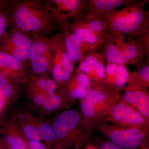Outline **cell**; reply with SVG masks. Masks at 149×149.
Segmentation results:
<instances>
[{"label": "cell", "instance_id": "8992f818", "mask_svg": "<svg viewBox=\"0 0 149 149\" xmlns=\"http://www.w3.org/2000/svg\"><path fill=\"white\" fill-rule=\"evenodd\" d=\"M30 68L36 74L51 73V53L49 38L42 34L31 36L29 59Z\"/></svg>", "mask_w": 149, "mask_h": 149}, {"label": "cell", "instance_id": "ffe728a7", "mask_svg": "<svg viewBox=\"0 0 149 149\" xmlns=\"http://www.w3.org/2000/svg\"><path fill=\"white\" fill-rule=\"evenodd\" d=\"M47 73L41 74L37 77H33L32 85L47 96L53 94L57 88V85L54 80L49 78Z\"/></svg>", "mask_w": 149, "mask_h": 149}, {"label": "cell", "instance_id": "3957f363", "mask_svg": "<svg viewBox=\"0 0 149 149\" xmlns=\"http://www.w3.org/2000/svg\"><path fill=\"white\" fill-rule=\"evenodd\" d=\"M51 53V74L55 81L65 83L70 80L74 64L70 58L65 48L61 30L49 38Z\"/></svg>", "mask_w": 149, "mask_h": 149}, {"label": "cell", "instance_id": "1f68e13d", "mask_svg": "<svg viewBox=\"0 0 149 149\" xmlns=\"http://www.w3.org/2000/svg\"><path fill=\"white\" fill-rule=\"evenodd\" d=\"M86 149H95L93 148H92V147H89V148H87Z\"/></svg>", "mask_w": 149, "mask_h": 149}, {"label": "cell", "instance_id": "7a4b0ae2", "mask_svg": "<svg viewBox=\"0 0 149 149\" xmlns=\"http://www.w3.org/2000/svg\"><path fill=\"white\" fill-rule=\"evenodd\" d=\"M12 27L32 36H47L58 27L54 22L45 1L37 0L13 1L8 8Z\"/></svg>", "mask_w": 149, "mask_h": 149}, {"label": "cell", "instance_id": "30bf717a", "mask_svg": "<svg viewBox=\"0 0 149 149\" xmlns=\"http://www.w3.org/2000/svg\"><path fill=\"white\" fill-rule=\"evenodd\" d=\"M112 142L125 149L137 148L144 140V133L138 128H130L115 130L110 133Z\"/></svg>", "mask_w": 149, "mask_h": 149}, {"label": "cell", "instance_id": "4316f807", "mask_svg": "<svg viewBox=\"0 0 149 149\" xmlns=\"http://www.w3.org/2000/svg\"><path fill=\"white\" fill-rule=\"evenodd\" d=\"M139 67V70L137 71V72L139 78L144 87H147L149 85V64H143Z\"/></svg>", "mask_w": 149, "mask_h": 149}, {"label": "cell", "instance_id": "83f0119b", "mask_svg": "<svg viewBox=\"0 0 149 149\" xmlns=\"http://www.w3.org/2000/svg\"><path fill=\"white\" fill-rule=\"evenodd\" d=\"M100 149H125L112 142L104 143L100 147Z\"/></svg>", "mask_w": 149, "mask_h": 149}, {"label": "cell", "instance_id": "7402d4cb", "mask_svg": "<svg viewBox=\"0 0 149 149\" xmlns=\"http://www.w3.org/2000/svg\"><path fill=\"white\" fill-rule=\"evenodd\" d=\"M61 104V100L60 96L56 93L47 96V99L43 106L49 111H52L58 109Z\"/></svg>", "mask_w": 149, "mask_h": 149}, {"label": "cell", "instance_id": "7c38bea8", "mask_svg": "<svg viewBox=\"0 0 149 149\" xmlns=\"http://www.w3.org/2000/svg\"><path fill=\"white\" fill-rule=\"evenodd\" d=\"M112 116L117 122L126 125L139 126L144 121L143 117L140 113L124 104L114 105L112 110Z\"/></svg>", "mask_w": 149, "mask_h": 149}, {"label": "cell", "instance_id": "277c9868", "mask_svg": "<svg viewBox=\"0 0 149 149\" xmlns=\"http://www.w3.org/2000/svg\"><path fill=\"white\" fill-rule=\"evenodd\" d=\"M45 3L54 22L61 30L72 22L83 18L88 13V1L48 0Z\"/></svg>", "mask_w": 149, "mask_h": 149}, {"label": "cell", "instance_id": "52a82bcc", "mask_svg": "<svg viewBox=\"0 0 149 149\" xmlns=\"http://www.w3.org/2000/svg\"><path fill=\"white\" fill-rule=\"evenodd\" d=\"M64 37L65 48L70 58L74 64L81 61L84 56L96 52L101 46L92 45L84 42L79 36L67 27L61 29Z\"/></svg>", "mask_w": 149, "mask_h": 149}, {"label": "cell", "instance_id": "6da1fadb", "mask_svg": "<svg viewBox=\"0 0 149 149\" xmlns=\"http://www.w3.org/2000/svg\"><path fill=\"white\" fill-rule=\"evenodd\" d=\"M146 2L100 14L106 22L110 32L127 35L149 54V14L144 9Z\"/></svg>", "mask_w": 149, "mask_h": 149}, {"label": "cell", "instance_id": "5b68a950", "mask_svg": "<svg viewBox=\"0 0 149 149\" xmlns=\"http://www.w3.org/2000/svg\"><path fill=\"white\" fill-rule=\"evenodd\" d=\"M31 36L16 27H12L9 31H6L0 40V51L27 63Z\"/></svg>", "mask_w": 149, "mask_h": 149}, {"label": "cell", "instance_id": "d6a6232c", "mask_svg": "<svg viewBox=\"0 0 149 149\" xmlns=\"http://www.w3.org/2000/svg\"><path fill=\"white\" fill-rule=\"evenodd\" d=\"M56 149H61L60 148H56Z\"/></svg>", "mask_w": 149, "mask_h": 149}, {"label": "cell", "instance_id": "ba28073f", "mask_svg": "<svg viewBox=\"0 0 149 149\" xmlns=\"http://www.w3.org/2000/svg\"><path fill=\"white\" fill-rule=\"evenodd\" d=\"M105 59L101 53L88 54L82 58L76 70L88 75L90 80L98 81L105 77Z\"/></svg>", "mask_w": 149, "mask_h": 149}, {"label": "cell", "instance_id": "2e32d148", "mask_svg": "<svg viewBox=\"0 0 149 149\" xmlns=\"http://www.w3.org/2000/svg\"><path fill=\"white\" fill-rule=\"evenodd\" d=\"M70 23L86 28L104 39H106L109 34V29L106 22L99 17L86 15L83 18Z\"/></svg>", "mask_w": 149, "mask_h": 149}, {"label": "cell", "instance_id": "cb8c5ba5", "mask_svg": "<svg viewBox=\"0 0 149 149\" xmlns=\"http://www.w3.org/2000/svg\"><path fill=\"white\" fill-rule=\"evenodd\" d=\"M11 23V15L8 10L0 12V40Z\"/></svg>", "mask_w": 149, "mask_h": 149}, {"label": "cell", "instance_id": "d6986e66", "mask_svg": "<svg viewBox=\"0 0 149 149\" xmlns=\"http://www.w3.org/2000/svg\"><path fill=\"white\" fill-rule=\"evenodd\" d=\"M66 27L79 36L84 42L89 44L102 47L106 40L86 28L76 26L72 23L68 24Z\"/></svg>", "mask_w": 149, "mask_h": 149}, {"label": "cell", "instance_id": "4dcf8cb0", "mask_svg": "<svg viewBox=\"0 0 149 149\" xmlns=\"http://www.w3.org/2000/svg\"><path fill=\"white\" fill-rule=\"evenodd\" d=\"M3 105V99L0 96V110L2 107Z\"/></svg>", "mask_w": 149, "mask_h": 149}, {"label": "cell", "instance_id": "f1b7e54d", "mask_svg": "<svg viewBox=\"0 0 149 149\" xmlns=\"http://www.w3.org/2000/svg\"><path fill=\"white\" fill-rule=\"evenodd\" d=\"M29 145L30 149H46L45 146L38 141H30Z\"/></svg>", "mask_w": 149, "mask_h": 149}, {"label": "cell", "instance_id": "d4e9b609", "mask_svg": "<svg viewBox=\"0 0 149 149\" xmlns=\"http://www.w3.org/2000/svg\"><path fill=\"white\" fill-rule=\"evenodd\" d=\"M41 138L47 141H53L55 138L54 133L52 128L47 123H43L38 128Z\"/></svg>", "mask_w": 149, "mask_h": 149}, {"label": "cell", "instance_id": "484cf974", "mask_svg": "<svg viewBox=\"0 0 149 149\" xmlns=\"http://www.w3.org/2000/svg\"><path fill=\"white\" fill-rule=\"evenodd\" d=\"M24 132L27 139L30 141L40 142L42 140L38 128L31 125H27L24 127Z\"/></svg>", "mask_w": 149, "mask_h": 149}, {"label": "cell", "instance_id": "5bb4252c", "mask_svg": "<svg viewBox=\"0 0 149 149\" xmlns=\"http://www.w3.org/2000/svg\"><path fill=\"white\" fill-rule=\"evenodd\" d=\"M141 1L132 0H89L88 1V10L86 15L97 16L119 7L132 6Z\"/></svg>", "mask_w": 149, "mask_h": 149}, {"label": "cell", "instance_id": "ac0fdd59", "mask_svg": "<svg viewBox=\"0 0 149 149\" xmlns=\"http://www.w3.org/2000/svg\"><path fill=\"white\" fill-rule=\"evenodd\" d=\"M106 97V93L100 89H91L81 102V111L84 116L87 118L94 117L96 105L104 100Z\"/></svg>", "mask_w": 149, "mask_h": 149}, {"label": "cell", "instance_id": "4fadbf2b", "mask_svg": "<svg viewBox=\"0 0 149 149\" xmlns=\"http://www.w3.org/2000/svg\"><path fill=\"white\" fill-rule=\"evenodd\" d=\"M130 73L126 65L106 61L105 80L118 88H123L128 83Z\"/></svg>", "mask_w": 149, "mask_h": 149}, {"label": "cell", "instance_id": "44dd1931", "mask_svg": "<svg viewBox=\"0 0 149 149\" xmlns=\"http://www.w3.org/2000/svg\"><path fill=\"white\" fill-rule=\"evenodd\" d=\"M10 77L0 71V96L3 99L10 98L15 93Z\"/></svg>", "mask_w": 149, "mask_h": 149}, {"label": "cell", "instance_id": "e0dca14e", "mask_svg": "<svg viewBox=\"0 0 149 149\" xmlns=\"http://www.w3.org/2000/svg\"><path fill=\"white\" fill-rule=\"evenodd\" d=\"M75 77L70 85V97L72 99L84 98L92 89V84L87 74L76 70Z\"/></svg>", "mask_w": 149, "mask_h": 149}, {"label": "cell", "instance_id": "9a60e30c", "mask_svg": "<svg viewBox=\"0 0 149 149\" xmlns=\"http://www.w3.org/2000/svg\"><path fill=\"white\" fill-rule=\"evenodd\" d=\"M141 84L142 83L140 80L137 87L138 88H136L135 86L134 89H127L123 94V99L127 102L135 105L143 116L148 118L149 95L144 92V90L139 88Z\"/></svg>", "mask_w": 149, "mask_h": 149}, {"label": "cell", "instance_id": "8fae6325", "mask_svg": "<svg viewBox=\"0 0 149 149\" xmlns=\"http://www.w3.org/2000/svg\"><path fill=\"white\" fill-rule=\"evenodd\" d=\"M79 121V114L74 111L68 110L62 113L52 125L55 138L61 139L65 137L77 126Z\"/></svg>", "mask_w": 149, "mask_h": 149}, {"label": "cell", "instance_id": "9c48e42d", "mask_svg": "<svg viewBox=\"0 0 149 149\" xmlns=\"http://www.w3.org/2000/svg\"><path fill=\"white\" fill-rule=\"evenodd\" d=\"M27 63L0 51V71L16 80L26 82L28 79Z\"/></svg>", "mask_w": 149, "mask_h": 149}, {"label": "cell", "instance_id": "f546056e", "mask_svg": "<svg viewBox=\"0 0 149 149\" xmlns=\"http://www.w3.org/2000/svg\"><path fill=\"white\" fill-rule=\"evenodd\" d=\"M12 1L10 0H0V12L8 9Z\"/></svg>", "mask_w": 149, "mask_h": 149}, {"label": "cell", "instance_id": "603a6c76", "mask_svg": "<svg viewBox=\"0 0 149 149\" xmlns=\"http://www.w3.org/2000/svg\"><path fill=\"white\" fill-rule=\"evenodd\" d=\"M6 142L11 149H27L24 141L16 135H8L6 137Z\"/></svg>", "mask_w": 149, "mask_h": 149}]
</instances>
